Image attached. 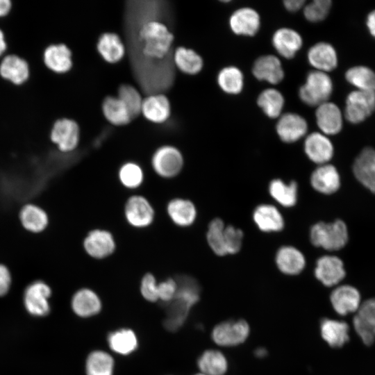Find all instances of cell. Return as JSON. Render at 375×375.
<instances>
[{
  "instance_id": "cell-1",
  "label": "cell",
  "mask_w": 375,
  "mask_h": 375,
  "mask_svg": "<svg viewBox=\"0 0 375 375\" xmlns=\"http://www.w3.org/2000/svg\"><path fill=\"white\" fill-rule=\"evenodd\" d=\"M134 23L135 26L138 27L134 32V44H136V47L139 49L138 53L141 56L140 59L146 61L145 78L148 79L151 72L149 94L156 93V73L160 78L161 70L173 73L172 71H167V68L174 67L173 63L168 64L169 60L172 59L170 55L172 56L174 35L165 22L157 17L145 16L137 18Z\"/></svg>"
},
{
  "instance_id": "cell-2",
  "label": "cell",
  "mask_w": 375,
  "mask_h": 375,
  "mask_svg": "<svg viewBox=\"0 0 375 375\" xmlns=\"http://www.w3.org/2000/svg\"><path fill=\"white\" fill-rule=\"evenodd\" d=\"M308 235L312 246L329 251L340 250L349 240L347 226L340 219L331 222L321 221L313 224Z\"/></svg>"
},
{
  "instance_id": "cell-3",
  "label": "cell",
  "mask_w": 375,
  "mask_h": 375,
  "mask_svg": "<svg viewBox=\"0 0 375 375\" xmlns=\"http://www.w3.org/2000/svg\"><path fill=\"white\" fill-rule=\"evenodd\" d=\"M333 89V81L326 72L313 70L306 78L299 90L300 99L310 106H318L328 101Z\"/></svg>"
},
{
  "instance_id": "cell-4",
  "label": "cell",
  "mask_w": 375,
  "mask_h": 375,
  "mask_svg": "<svg viewBox=\"0 0 375 375\" xmlns=\"http://www.w3.org/2000/svg\"><path fill=\"white\" fill-rule=\"evenodd\" d=\"M151 165L159 177L172 179L181 173L184 167V157L177 147L165 144L154 151L151 158Z\"/></svg>"
},
{
  "instance_id": "cell-5",
  "label": "cell",
  "mask_w": 375,
  "mask_h": 375,
  "mask_svg": "<svg viewBox=\"0 0 375 375\" xmlns=\"http://www.w3.org/2000/svg\"><path fill=\"white\" fill-rule=\"evenodd\" d=\"M124 216L126 222L131 227L144 229L154 222L156 211L151 201L145 196L133 194L124 203Z\"/></svg>"
},
{
  "instance_id": "cell-6",
  "label": "cell",
  "mask_w": 375,
  "mask_h": 375,
  "mask_svg": "<svg viewBox=\"0 0 375 375\" xmlns=\"http://www.w3.org/2000/svg\"><path fill=\"white\" fill-rule=\"evenodd\" d=\"M83 247L88 256L95 260H103L111 256L117 249L113 234L105 228H93L88 232L83 240Z\"/></svg>"
},
{
  "instance_id": "cell-7",
  "label": "cell",
  "mask_w": 375,
  "mask_h": 375,
  "mask_svg": "<svg viewBox=\"0 0 375 375\" xmlns=\"http://www.w3.org/2000/svg\"><path fill=\"white\" fill-rule=\"evenodd\" d=\"M344 117L352 124L365 121L375 110V92L354 90L346 99Z\"/></svg>"
},
{
  "instance_id": "cell-8",
  "label": "cell",
  "mask_w": 375,
  "mask_h": 375,
  "mask_svg": "<svg viewBox=\"0 0 375 375\" xmlns=\"http://www.w3.org/2000/svg\"><path fill=\"white\" fill-rule=\"evenodd\" d=\"M50 139L63 153L75 150L80 141V128L78 123L69 118H60L53 124Z\"/></svg>"
},
{
  "instance_id": "cell-9",
  "label": "cell",
  "mask_w": 375,
  "mask_h": 375,
  "mask_svg": "<svg viewBox=\"0 0 375 375\" xmlns=\"http://www.w3.org/2000/svg\"><path fill=\"white\" fill-rule=\"evenodd\" d=\"M249 334V326L244 320H228L217 324L212 330V338L223 347L242 343Z\"/></svg>"
},
{
  "instance_id": "cell-10",
  "label": "cell",
  "mask_w": 375,
  "mask_h": 375,
  "mask_svg": "<svg viewBox=\"0 0 375 375\" xmlns=\"http://www.w3.org/2000/svg\"><path fill=\"white\" fill-rule=\"evenodd\" d=\"M252 219L258 229L265 233H279L285 225L278 208L272 203H260L252 212Z\"/></svg>"
},
{
  "instance_id": "cell-11",
  "label": "cell",
  "mask_w": 375,
  "mask_h": 375,
  "mask_svg": "<svg viewBox=\"0 0 375 375\" xmlns=\"http://www.w3.org/2000/svg\"><path fill=\"white\" fill-rule=\"evenodd\" d=\"M315 278L323 285L331 287L342 281L346 275L342 260L334 255H323L315 262Z\"/></svg>"
},
{
  "instance_id": "cell-12",
  "label": "cell",
  "mask_w": 375,
  "mask_h": 375,
  "mask_svg": "<svg viewBox=\"0 0 375 375\" xmlns=\"http://www.w3.org/2000/svg\"><path fill=\"white\" fill-rule=\"evenodd\" d=\"M303 151L307 158L317 165L328 163L334 154L332 142L321 132H312L306 135Z\"/></svg>"
},
{
  "instance_id": "cell-13",
  "label": "cell",
  "mask_w": 375,
  "mask_h": 375,
  "mask_svg": "<svg viewBox=\"0 0 375 375\" xmlns=\"http://www.w3.org/2000/svg\"><path fill=\"white\" fill-rule=\"evenodd\" d=\"M274 262L281 273L295 276L304 270L307 260L301 249L291 244H285L276 250Z\"/></svg>"
},
{
  "instance_id": "cell-14",
  "label": "cell",
  "mask_w": 375,
  "mask_h": 375,
  "mask_svg": "<svg viewBox=\"0 0 375 375\" xmlns=\"http://www.w3.org/2000/svg\"><path fill=\"white\" fill-rule=\"evenodd\" d=\"M309 181L315 191L325 195L334 194L341 185L340 176L337 168L329 163L317 165L311 172Z\"/></svg>"
},
{
  "instance_id": "cell-15",
  "label": "cell",
  "mask_w": 375,
  "mask_h": 375,
  "mask_svg": "<svg viewBox=\"0 0 375 375\" xmlns=\"http://www.w3.org/2000/svg\"><path fill=\"white\" fill-rule=\"evenodd\" d=\"M51 290L43 281H37L31 283L25 290L24 300L28 312L35 316H44L49 312L48 299Z\"/></svg>"
},
{
  "instance_id": "cell-16",
  "label": "cell",
  "mask_w": 375,
  "mask_h": 375,
  "mask_svg": "<svg viewBox=\"0 0 375 375\" xmlns=\"http://www.w3.org/2000/svg\"><path fill=\"white\" fill-rule=\"evenodd\" d=\"M278 136L283 142L294 143L306 135L308 124L300 115L294 112L282 114L276 125Z\"/></svg>"
},
{
  "instance_id": "cell-17",
  "label": "cell",
  "mask_w": 375,
  "mask_h": 375,
  "mask_svg": "<svg viewBox=\"0 0 375 375\" xmlns=\"http://www.w3.org/2000/svg\"><path fill=\"white\" fill-rule=\"evenodd\" d=\"M166 212L171 222L181 228L192 226L196 222L198 215L194 203L183 197L171 199L167 203Z\"/></svg>"
},
{
  "instance_id": "cell-18",
  "label": "cell",
  "mask_w": 375,
  "mask_h": 375,
  "mask_svg": "<svg viewBox=\"0 0 375 375\" xmlns=\"http://www.w3.org/2000/svg\"><path fill=\"white\" fill-rule=\"evenodd\" d=\"M353 327L366 345L375 340V298L363 302L353 320Z\"/></svg>"
},
{
  "instance_id": "cell-19",
  "label": "cell",
  "mask_w": 375,
  "mask_h": 375,
  "mask_svg": "<svg viewBox=\"0 0 375 375\" xmlns=\"http://www.w3.org/2000/svg\"><path fill=\"white\" fill-rule=\"evenodd\" d=\"M171 103L166 95L160 93L149 94L143 98L141 114L148 121L162 124L171 115Z\"/></svg>"
},
{
  "instance_id": "cell-20",
  "label": "cell",
  "mask_w": 375,
  "mask_h": 375,
  "mask_svg": "<svg viewBox=\"0 0 375 375\" xmlns=\"http://www.w3.org/2000/svg\"><path fill=\"white\" fill-rule=\"evenodd\" d=\"M353 173L356 179L372 192L375 193V150L364 148L353 165Z\"/></svg>"
},
{
  "instance_id": "cell-21",
  "label": "cell",
  "mask_w": 375,
  "mask_h": 375,
  "mask_svg": "<svg viewBox=\"0 0 375 375\" xmlns=\"http://www.w3.org/2000/svg\"><path fill=\"white\" fill-rule=\"evenodd\" d=\"M316 122L321 133L326 135H336L342 128L343 116L334 103L326 101L317 107Z\"/></svg>"
},
{
  "instance_id": "cell-22",
  "label": "cell",
  "mask_w": 375,
  "mask_h": 375,
  "mask_svg": "<svg viewBox=\"0 0 375 375\" xmlns=\"http://www.w3.org/2000/svg\"><path fill=\"white\" fill-rule=\"evenodd\" d=\"M231 31L239 35L253 36L260 26V17L256 10L244 7L235 10L229 18Z\"/></svg>"
},
{
  "instance_id": "cell-23",
  "label": "cell",
  "mask_w": 375,
  "mask_h": 375,
  "mask_svg": "<svg viewBox=\"0 0 375 375\" xmlns=\"http://www.w3.org/2000/svg\"><path fill=\"white\" fill-rule=\"evenodd\" d=\"M269 196L279 206L290 208L294 207L299 199V185L296 181L288 182L281 178L272 179L267 187Z\"/></svg>"
},
{
  "instance_id": "cell-24",
  "label": "cell",
  "mask_w": 375,
  "mask_h": 375,
  "mask_svg": "<svg viewBox=\"0 0 375 375\" xmlns=\"http://www.w3.org/2000/svg\"><path fill=\"white\" fill-rule=\"evenodd\" d=\"M272 42L276 52L286 59L294 57L303 45L301 35L295 30L286 27L277 29Z\"/></svg>"
},
{
  "instance_id": "cell-25",
  "label": "cell",
  "mask_w": 375,
  "mask_h": 375,
  "mask_svg": "<svg viewBox=\"0 0 375 375\" xmlns=\"http://www.w3.org/2000/svg\"><path fill=\"white\" fill-rule=\"evenodd\" d=\"M307 58L315 70L326 73L332 71L338 65V55L335 48L324 42L312 46L308 49Z\"/></svg>"
},
{
  "instance_id": "cell-26",
  "label": "cell",
  "mask_w": 375,
  "mask_h": 375,
  "mask_svg": "<svg viewBox=\"0 0 375 375\" xmlns=\"http://www.w3.org/2000/svg\"><path fill=\"white\" fill-rule=\"evenodd\" d=\"M252 73L259 81L271 84L279 83L284 78V71L280 60L274 55H264L257 58Z\"/></svg>"
},
{
  "instance_id": "cell-27",
  "label": "cell",
  "mask_w": 375,
  "mask_h": 375,
  "mask_svg": "<svg viewBox=\"0 0 375 375\" xmlns=\"http://www.w3.org/2000/svg\"><path fill=\"white\" fill-rule=\"evenodd\" d=\"M43 60L48 69L58 74L69 72L73 65L71 49L61 43L49 45L44 51Z\"/></svg>"
},
{
  "instance_id": "cell-28",
  "label": "cell",
  "mask_w": 375,
  "mask_h": 375,
  "mask_svg": "<svg viewBox=\"0 0 375 375\" xmlns=\"http://www.w3.org/2000/svg\"><path fill=\"white\" fill-rule=\"evenodd\" d=\"M331 301L338 314L346 315L358 310L360 306V295L356 288L343 285L331 292Z\"/></svg>"
},
{
  "instance_id": "cell-29",
  "label": "cell",
  "mask_w": 375,
  "mask_h": 375,
  "mask_svg": "<svg viewBox=\"0 0 375 375\" xmlns=\"http://www.w3.org/2000/svg\"><path fill=\"white\" fill-rule=\"evenodd\" d=\"M101 306V301L98 294L88 288L79 289L72 299L73 311L81 317H90L98 314Z\"/></svg>"
},
{
  "instance_id": "cell-30",
  "label": "cell",
  "mask_w": 375,
  "mask_h": 375,
  "mask_svg": "<svg viewBox=\"0 0 375 375\" xmlns=\"http://www.w3.org/2000/svg\"><path fill=\"white\" fill-rule=\"evenodd\" d=\"M97 50L106 62L114 64L124 58L126 47L118 34L106 32L99 36L97 42Z\"/></svg>"
},
{
  "instance_id": "cell-31",
  "label": "cell",
  "mask_w": 375,
  "mask_h": 375,
  "mask_svg": "<svg viewBox=\"0 0 375 375\" xmlns=\"http://www.w3.org/2000/svg\"><path fill=\"white\" fill-rule=\"evenodd\" d=\"M29 74L28 62L17 55L5 56L0 63V76L15 85H21L26 82Z\"/></svg>"
},
{
  "instance_id": "cell-32",
  "label": "cell",
  "mask_w": 375,
  "mask_h": 375,
  "mask_svg": "<svg viewBox=\"0 0 375 375\" xmlns=\"http://www.w3.org/2000/svg\"><path fill=\"white\" fill-rule=\"evenodd\" d=\"M172 59L174 67L189 75L199 73L203 67L201 56L194 50L185 47H178L174 50Z\"/></svg>"
},
{
  "instance_id": "cell-33",
  "label": "cell",
  "mask_w": 375,
  "mask_h": 375,
  "mask_svg": "<svg viewBox=\"0 0 375 375\" xmlns=\"http://www.w3.org/2000/svg\"><path fill=\"white\" fill-rule=\"evenodd\" d=\"M19 217L23 228L33 233L42 232L49 224V217L45 210L32 203L22 208Z\"/></svg>"
},
{
  "instance_id": "cell-34",
  "label": "cell",
  "mask_w": 375,
  "mask_h": 375,
  "mask_svg": "<svg viewBox=\"0 0 375 375\" xmlns=\"http://www.w3.org/2000/svg\"><path fill=\"white\" fill-rule=\"evenodd\" d=\"M101 110L105 119L114 126H125L133 118L122 101L117 96H107L101 103Z\"/></svg>"
},
{
  "instance_id": "cell-35",
  "label": "cell",
  "mask_w": 375,
  "mask_h": 375,
  "mask_svg": "<svg viewBox=\"0 0 375 375\" xmlns=\"http://www.w3.org/2000/svg\"><path fill=\"white\" fill-rule=\"evenodd\" d=\"M320 328L323 339L332 347H340L349 339V326L344 322L325 319Z\"/></svg>"
},
{
  "instance_id": "cell-36",
  "label": "cell",
  "mask_w": 375,
  "mask_h": 375,
  "mask_svg": "<svg viewBox=\"0 0 375 375\" xmlns=\"http://www.w3.org/2000/svg\"><path fill=\"white\" fill-rule=\"evenodd\" d=\"M108 343L112 351L120 355L133 353L138 345L135 333L129 328H121L109 333Z\"/></svg>"
},
{
  "instance_id": "cell-37",
  "label": "cell",
  "mask_w": 375,
  "mask_h": 375,
  "mask_svg": "<svg viewBox=\"0 0 375 375\" xmlns=\"http://www.w3.org/2000/svg\"><path fill=\"white\" fill-rule=\"evenodd\" d=\"M257 103L267 117L274 119L282 115L285 99L278 90L267 88L258 95Z\"/></svg>"
},
{
  "instance_id": "cell-38",
  "label": "cell",
  "mask_w": 375,
  "mask_h": 375,
  "mask_svg": "<svg viewBox=\"0 0 375 375\" xmlns=\"http://www.w3.org/2000/svg\"><path fill=\"white\" fill-rule=\"evenodd\" d=\"M115 362L108 353L96 350L87 357L85 372L87 375H112Z\"/></svg>"
},
{
  "instance_id": "cell-39",
  "label": "cell",
  "mask_w": 375,
  "mask_h": 375,
  "mask_svg": "<svg viewBox=\"0 0 375 375\" xmlns=\"http://www.w3.org/2000/svg\"><path fill=\"white\" fill-rule=\"evenodd\" d=\"M198 367L206 375H223L228 364L225 356L219 351H205L197 360Z\"/></svg>"
},
{
  "instance_id": "cell-40",
  "label": "cell",
  "mask_w": 375,
  "mask_h": 375,
  "mask_svg": "<svg viewBox=\"0 0 375 375\" xmlns=\"http://www.w3.org/2000/svg\"><path fill=\"white\" fill-rule=\"evenodd\" d=\"M117 177L124 188L133 190L142 185L144 181V172L138 162L126 161L119 167Z\"/></svg>"
},
{
  "instance_id": "cell-41",
  "label": "cell",
  "mask_w": 375,
  "mask_h": 375,
  "mask_svg": "<svg viewBox=\"0 0 375 375\" xmlns=\"http://www.w3.org/2000/svg\"><path fill=\"white\" fill-rule=\"evenodd\" d=\"M225 226L226 224L222 219L215 217L208 223L206 233L209 248L214 254L220 257L227 256L225 249Z\"/></svg>"
},
{
  "instance_id": "cell-42",
  "label": "cell",
  "mask_w": 375,
  "mask_h": 375,
  "mask_svg": "<svg viewBox=\"0 0 375 375\" xmlns=\"http://www.w3.org/2000/svg\"><path fill=\"white\" fill-rule=\"evenodd\" d=\"M217 81L219 88L226 93L238 94L244 87V76L241 70L235 66L222 69L217 74Z\"/></svg>"
},
{
  "instance_id": "cell-43",
  "label": "cell",
  "mask_w": 375,
  "mask_h": 375,
  "mask_svg": "<svg viewBox=\"0 0 375 375\" xmlns=\"http://www.w3.org/2000/svg\"><path fill=\"white\" fill-rule=\"evenodd\" d=\"M347 81L358 90L375 92V72L366 66H354L345 73Z\"/></svg>"
},
{
  "instance_id": "cell-44",
  "label": "cell",
  "mask_w": 375,
  "mask_h": 375,
  "mask_svg": "<svg viewBox=\"0 0 375 375\" xmlns=\"http://www.w3.org/2000/svg\"><path fill=\"white\" fill-rule=\"evenodd\" d=\"M117 97L128 110L133 119L141 114L143 98L138 90L130 84H122L117 90Z\"/></svg>"
},
{
  "instance_id": "cell-45",
  "label": "cell",
  "mask_w": 375,
  "mask_h": 375,
  "mask_svg": "<svg viewBox=\"0 0 375 375\" xmlns=\"http://www.w3.org/2000/svg\"><path fill=\"white\" fill-rule=\"evenodd\" d=\"M330 0H315L304 6L303 15L310 22H319L324 20L331 8Z\"/></svg>"
},
{
  "instance_id": "cell-46",
  "label": "cell",
  "mask_w": 375,
  "mask_h": 375,
  "mask_svg": "<svg viewBox=\"0 0 375 375\" xmlns=\"http://www.w3.org/2000/svg\"><path fill=\"white\" fill-rule=\"evenodd\" d=\"M224 238L226 255H235L240 252L244 240V232L241 228L231 224H226Z\"/></svg>"
},
{
  "instance_id": "cell-47",
  "label": "cell",
  "mask_w": 375,
  "mask_h": 375,
  "mask_svg": "<svg viewBox=\"0 0 375 375\" xmlns=\"http://www.w3.org/2000/svg\"><path fill=\"white\" fill-rule=\"evenodd\" d=\"M158 284L155 276L150 273H146L140 281V290L144 299L150 302L158 301Z\"/></svg>"
},
{
  "instance_id": "cell-48",
  "label": "cell",
  "mask_w": 375,
  "mask_h": 375,
  "mask_svg": "<svg viewBox=\"0 0 375 375\" xmlns=\"http://www.w3.org/2000/svg\"><path fill=\"white\" fill-rule=\"evenodd\" d=\"M176 279L168 278L158 284V300L167 303L174 298L177 290Z\"/></svg>"
},
{
  "instance_id": "cell-49",
  "label": "cell",
  "mask_w": 375,
  "mask_h": 375,
  "mask_svg": "<svg viewBox=\"0 0 375 375\" xmlns=\"http://www.w3.org/2000/svg\"><path fill=\"white\" fill-rule=\"evenodd\" d=\"M11 274L8 268L0 263V297L5 295L10 289Z\"/></svg>"
},
{
  "instance_id": "cell-50",
  "label": "cell",
  "mask_w": 375,
  "mask_h": 375,
  "mask_svg": "<svg viewBox=\"0 0 375 375\" xmlns=\"http://www.w3.org/2000/svg\"><path fill=\"white\" fill-rule=\"evenodd\" d=\"M305 3L304 0H286L283 1L285 8L290 12L298 11L304 6Z\"/></svg>"
},
{
  "instance_id": "cell-51",
  "label": "cell",
  "mask_w": 375,
  "mask_h": 375,
  "mask_svg": "<svg viewBox=\"0 0 375 375\" xmlns=\"http://www.w3.org/2000/svg\"><path fill=\"white\" fill-rule=\"evenodd\" d=\"M366 24L369 33L375 38V10L367 15Z\"/></svg>"
},
{
  "instance_id": "cell-52",
  "label": "cell",
  "mask_w": 375,
  "mask_h": 375,
  "mask_svg": "<svg viewBox=\"0 0 375 375\" xmlns=\"http://www.w3.org/2000/svg\"><path fill=\"white\" fill-rule=\"evenodd\" d=\"M12 8V3L10 0H0V17L8 15Z\"/></svg>"
},
{
  "instance_id": "cell-53",
  "label": "cell",
  "mask_w": 375,
  "mask_h": 375,
  "mask_svg": "<svg viewBox=\"0 0 375 375\" xmlns=\"http://www.w3.org/2000/svg\"><path fill=\"white\" fill-rule=\"evenodd\" d=\"M7 44L5 39V35L2 30L0 28V56L6 51Z\"/></svg>"
},
{
  "instance_id": "cell-54",
  "label": "cell",
  "mask_w": 375,
  "mask_h": 375,
  "mask_svg": "<svg viewBox=\"0 0 375 375\" xmlns=\"http://www.w3.org/2000/svg\"><path fill=\"white\" fill-rule=\"evenodd\" d=\"M267 354V351L265 349L260 348L256 350V355L258 357H263Z\"/></svg>"
},
{
  "instance_id": "cell-55",
  "label": "cell",
  "mask_w": 375,
  "mask_h": 375,
  "mask_svg": "<svg viewBox=\"0 0 375 375\" xmlns=\"http://www.w3.org/2000/svg\"><path fill=\"white\" fill-rule=\"evenodd\" d=\"M195 375H206V374H202V373H199V374H195Z\"/></svg>"
}]
</instances>
